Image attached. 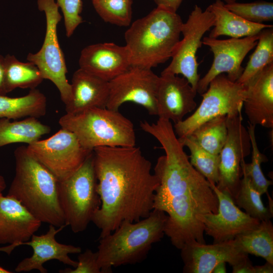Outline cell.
I'll return each mask as SVG.
<instances>
[{
  "label": "cell",
  "mask_w": 273,
  "mask_h": 273,
  "mask_svg": "<svg viewBox=\"0 0 273 273\" xmlns=\"http://www.w3.org/2000/svg\"><path fill=\"white\" fill-rule=\"evenodd\" d=\"M183 23L176 12L159 7L134 21L124 34L131 66L152 69L171 58Z\"/></svg>",
  "instance_id": "277c9868"
},
{
  "label": "cell",
  "mask_w": 273,
  "mask_h": 273,
  "mask_svg": "<svg viewBox=\"0 0 273 273\" xmlns=\"http://www.w3.org/2000/svg\"><path fill=\"white\" fill-rule=\"evenodd\" d=\"M178 140L184 147L189 149V160L193 166L208 181L216 185L219 178V155L207 151L190 135Z\"/></svg>",
  "instance_id": "f546056e"
},
{
  "label": "cell",
  "mask_w": 273,
  "mask_h": 273,
  "mask_svg": "<svg viewBox=\"0 0 273 273\" xmlns=\"http://www.w3.org/2000/svg\"><path fill=\"white\" fill-rule=\"evenodd\" d=\"M93 152L66 179L59 181L58 197L65 223L74 233L83 232L101 204Z\"/></svg>",
  "instance_id": "52a82bcc"
},
{
  "label": "cell",
  "mask_w": 273,
  "mask_h": 273,
  "mask_svg": "<svg viewBox=\"0 0 273 273\" xmlns=\"http://www.w3.org/2000/svg\"><path fill=\"white\" fill-rule=\"evenodd\" d=\"M140 127L154 136L165 152V155L157 159L154 168L158 186L153 209L161 211L169 200L176 199L191 201L217 211L215 193L209 182L191 164L171 121L159 118L156 123L141 121Z\"/></svg>",
  "instance_id": "7a4b0ae2"
},
{
  "label": "cell",
  "mask_w": 273,
  "mask_h": 273,
  "mask_svg": "<svg viewBox=\"0 0 273 273\" xmlns=\"http://www.w3.org/2000/svg\"><path fill=\"white\" fill-rule=\"evenodd\" d=\"M255 126L248 122L247 130L251 144V162L246 163L243 159L241 164L242 171L248 176L252 186L261 195L265 193L268 195V189L272 184V182L265 177L261 170V164L267 162L268 159L258 148L255 133Z\"/></svg>",
  "instance_id": "1f68e13d"
},
{
  "label": "cell",
  "mask_w": 273,
  "mask_h": 273,
  "mask_svg": "<svg viewBox=\"0 0 273 273\" xmlns=\"http://www.w3.org/2000/svg\"><path fill=\"white\" fill-rule=\"evenodd\" d=\"M183 0H153L159 7L166 10L176 12Z\"/></svg>",
  "instance_id": "8d00e7d4"
},
{
  "label": "cell",
  "mask_w": 273,
  "mask_h": 273,
  "mask_svg": "<svg viewBox=\"0 0 273 273\" xmlns=\"http://www.w3.org/2000/svg\"><path fill=\"white\" fill-rule=\"evenodd\" d=\"M230 11L243 19L255 23L264 24L273 20V3L264 1L250 3L225 4Z\"/></svg>",
  "instance_id": "836d02e7"
},
{
  "label": "cell",
  "mask_w": 273,
  "mask_h": 273,
  "mask_svg": "<svg viewBox=\"0 0 273 273\" xmlns=\"http://www.w3.org/2000/svg\"><path fill=\"white\" fill-rule=\"evenodd\" d=\"M61 128L69 130L85 149L99 147H133L136 137L132 122L118 110L93 108L66 113L59 120Z\"/></svg>",
  "instance_id": "8992f818"
},
{
  "label": "cell",
  "mask_w": 273,
  "mask_h": 273,
  "mask_svg": "<svg viewBox=\"0 0 273 273\" xmlns=\"http://www.w3.org/2000/svg\"><path fill=\"white\" fill-rule=\"evenodd\" d=\"M258 33L242 38L219 39L204 37L202 44L208 46L213 54L211 66L206 74L199 79L197 93L203 94L210 81L217 75L226 73L233 81H237L241 76L244 68L242 63L247 54L256 45Z\"/></svg>",
  "instance_id": "5bb4252c"
},
{
  "label": "cell",
  "mask_w": 273,
  "mask_h": 273,
  "mask_svg": "<svg viewBox=\"0 0 273 273\" xmlns=\"http://www.w3.org/2000/svg\"><path fill=\"white\" fill-rule=\"evenodd\" d=\"M184 273H212L220 262L232 266L248 257L234 240L207 245L197 241L186 244L181 249Z\"/></svg>",
  "instance_id": "2e32d148"
},
{
  "label": "cell",
  "mask_w": 273,
  "mask_h": 273,
  "mask_svg": "<svg viewBox=\"0 0 273 273\" xmlns=\"http://www.w3.org/2000/svg\"><path fill=\"white\" fill-rule=\"evenodd\" d=\"M159 76L152 69L131 66L109 81V96L106 108L118 110L124 103L143 106L151 115H157L156 93Z\"/></svg>",
  "instance_id": "4fadbf2b"
},
{
  "label": "cell",
  "mask_w": 273,
  "mask_h": 273,
  "mask_svg": "<svg viewBox=\"0 0 273 273\" xmlns=\"http://www.w3.org/2000/svg\"><path fill=\"white\" fill-rule=\"evenodd\" d=\"M196 94L184 77L161 74L156 93L157 116L174 124L181 121L196 108Z\"/></svg>",
  "instance_id": "e0dca14e"
},
{
  "label": "cell",
  "mask_w": 273,
  "mask_h": 273,
  "mask_svg": "<svg viewBox=\"0 0 273 273\" xmlns=\"http://www.w3.org/2000/svg\"><path fill=\"white\" fill-rule=\"evenodd\" d=\"M243 103L248 122L273 128V63L257 73L246 84Z\"/></svg>",
  "instance_id": "44dd1931"
},
{
  "label": "cell",
  "mask_w": 273,
  "mask_h": 273,
  "mask_svg": "<svg viewBox=\"0 0 273 273\" xmlns=\"http://www.w3.org/2000/svg\"><path fill=\"white\" fill-rule=\"evenodd\" d=\"M234 240L243 252L273 264V225L270 219L260 221L256 227L238 235Z\"/></svg>",
  "instance_id": "484cf974"
},
{
  "label": "cell",
  "mask_w": 273,
  "mask_h": 273,
  "mask_svg": "<svg viewBox=\"0 0 273 273\" xmlns=\"http://www.w3.org/2000/svg\"><path fill=\"white\" fill-rule=\"evenodd\" d=\"M61 273H102L98 262V253L86 249L78 256L77 266L74 269L66 268L59 270Z\"/></svg>",
  "instance_id": "d590c367"
},
{
  "label": "cell",
  "mask_w": 273,
  "mask_h": 273,
  "mask_svg": "<svg viewBox=\"0 0 273 273\" xmlns=\"http://www.w3.org/2000/svg\"><path fill=\"white\" fill-rule=\"evenodd\" d=\"M79 65V68L107 81L131 66L127 47L113 42L98 43L85 47L81 52Z\"/></svg>",
  "instance_id": "d6986e66"
},
{
  "label": "cell",
  "mask_w": 273,
  "mask_h": 273,
  "mask_svg": "<svg viewBox=\"0 0 273 273\" xmlns=\"http://www.w3.org/2000/svg\"><path fill=\"white\" fill-rule=\"evenodd\" d=\"M232 267L233 273H254V266L249 258Z\"/></svg>",
  "instance_id": "74e56055"
},
{
  "label": "cell",
  "mask_w": 273,
  "mask_h": 273,
  "mask_svg": "<svg viewBox=\"0 0 273 273\" xmlns=\"http://www.w3.org/2000/svg\"><path fill=\"white\" fill-rule=\"evenodd\" d=\"M51 131V127L35 117L11 121L0 118V148L16 143L31 144Z\"/></svg>",
  "instance_id": "d4e9b609"
},
{
  "label": "cell",
  "mask_w": 273,
  "mask_h": 273,
  "mask_svg": "<svg viewBox=\"0 0 273 273\" xmlns=\"http://www.w3.org/2000/svg\"><path fill=\"white\" fill-rule=\"evenodd\" d=\"M66 226L59 227L49 224L48 232L39 236L33 234L30 241L22 245L30 246L33 250L32 255L22 260L16 266L15 271L17 272H27L36 269L40 273H47L48 270L43 264L51 260H57L61 263L75 267L77 261L72 260L69 254H79L81 248L79 246L61 244L56 240V235Z\"/></svg>",
  "instance_id": "ac0fdd59"
},
{
  "label": "cell",
  "mask_w": 273,
  "mask_h": 273,
  "mask_svg": "<svg viewBox=\"0 0 273 273\" xmlns=\"http://www.w3.org/2000/svg\"><path fill=\"white\" fill-rule=\"evenodd\" d=\"M15 174L7 195L41 222L67 226L58 197L59 180L22 146L14 151Z\"/></svg>",
  "instance_id": "3957f363"
},
{
  "label": "cell",
  "mask_w": 273,
  "mask_h": 273,
  "mask_svg": "<svg viewBox=\"0 0 273 273\" xmlns=\"http://www.w3.org/2000/svg\"><path fill=\"white\" fill-rule=\"evenodd\" d=\"M5 67L7 93L16 88H35L44 79L36 65L21 62L14 55L5 57Z\"/></svg>",
  "instance_id": "4316f807"
},
{
  "label": "cell",
  "mask_w": 273,
  "mask_h": 273,
  "mask_svg": "<svg viewBox=\"0 0 273 273\" xmlns=\"http://www.w3.org/2000/svg\"><path fill=\"white\" fill-rule=\"evenodd\" d=\"M64 16L66 34L70 37L74 31L83 22L80 16L82 4L81 0H56Z\"/></svg>",
  "instance_id": "e575fe53"
},
{
  "label": "cell",
  "mask_w": 273,
  "mask_h": 273,
  "mask_svg": "<svg viewBox=\"0 0 273 273\" xmlns=\"http://www.w3.org/2000/svg\"><path fill=\"white\" fill-rule=\"evenodd\" d=\"M41 223L15 198L0 194V244L22 245Z\"/></svg>",
  "instance_id": "ffe728a7"
},
{
  "label": "cell",
  "mask_w": 273,
  "mask_h": 273,
  "mask_svg": "<svg viewBox=\"0 0 273 273\" xmlns=\"http://www.w3.org/2000/svg\"><path fill=\"white\" fill-rule=\"evenodd\" d=\"M71 85L72 98L65 105L66 113H75L93 108H106L109 81L79 68L74 72Z\"/></svg>",
  "instance_id": "7402d4cb"
},
{
  "label": "cell",
  "mask_w": 273,
  "mask_h": 273,
  "mask_svg": "<svg viewBox=\"0 0 273 273\" xmlns=\"http://www.w3.org/2000/svg\"><path fill=\"white\" fill-rule=\"evenodd\" d=\"M5 87V57L0 55V95L7 94Z\"/></svg>",
  "instance_id": "f35d334b"
},
{
  "label": "cell",
  "mask_w": 273,
  "mask_h": 273,
  "mask_svg": "<svg viewBox=\"0 0 273 273\" xmlns=\"http://www.w3.org/2000/svg\"><path fill=\"white\" fill-rule=\"evenodd\" d=\"M93 154L101 204L92 222L102 238L124 221L147 217L154 209L158 181L140 147H99Z\"/></svg>",
  "instance_id": "6da1fadb"
},
{
  "label": "cell",
  "mask_w": 273,
  "mask_h": 273,
  "mask_svg": "<svg viewBox=\"0 0 273 273\" xmlns=\"http://www.w3.org/2000/svg\"><path fill=\"white\" fill-rule=\"evenodd\" d=\"M225 262H220L217 264L213 268L212 273H225L226 269Z\"/></svg>",
  "instance_id": "b9f144b4"
},
{
  "label": "cell",
  "mask_w": 273,
  "mask_h": 273,
  "mask_svg": "<svg viewBox=\"0 0 273 273\" xmlns=\"http://www.w3.org/2000/svg\"><path fill=\"white\" fill-rule=\"evenodd\" d=\"M214 24L212 12L207 8L203 10L196 5L187 21L183 23L181 30L183 38L178 42L170 63L161 74H181L196 90L200 79L196 53L202 46L203 36Z\"/></svg>",
  "instance_id": "8fae6325"
},
{
  "label": "cell",
  "mask_w": 273,
  "mask_h": 273,
  "mask_svg": "<svg viewBox=\"0 0 273 273\" xmlns=\"http://www.w3.org/2000/svg\"><path fill=\"white\" fill-rule=\"evenodd\" d=\"M209 183L218 199L217 212L200 215L199 219L204 224V233L212 238L213 243L234 240L259 224L260 220L242 211L229 194L218 190L214 184Z\"/></svg>",
  "instance_id": "9a60e30c"
},
{
  "label": "cell",
  "mask_w": 273,
  "mask_h": 273,
  "mask_svg": "<svg viewBox=\"0 0 273 273\" xmlns=\"http://www.w3.org/2000/svg\"><path fill=\"white\" fill-rule=\"evenodd\" d=\"M237 1V0H223V2L225 4H230V3L236 2Z\"/></svg>",
  "instance_id": "ee69618b"
},
{
  "label": "cell",
  "mask_w": 273,
  "mask_h": 273,
  "mask_svg": "<svg viewBox=\"0 0 273 273\" xmlns=\"http://www.w3.org/2000/svg\"><path fill=\"white\" fill-rule=\"evenodd\" d=\"M254 273H272L273 264L266 261V263L262 265L254 266Z\"/></svg>",
  "instance_id": "ab89813d"
},
{
  "label": "cell",
  "mask_w": 273,
  "mask_h": 273,
  "mask_svg": "<svg viewBox=\"0 0 273 273\" xmlns=\"http://www.w3.org/2000/svg\"><path fill=\"white\" fill-rule=\"evenodd\" d=\"M261 196L252 186L248 176L242 172L238 192L233 199L235 203L253 218L260 221L269 220L272 217V210L264 205Z\"/></svg>",
  "instance_id": "4dcf8cb0"
},
{
  "label": "cell",
  "mask_w": 273,
  "mask_h": 273,
  "mask_svg": "<svg viewBox=\"0 0 273 273\" xmlns=\"http://www.w3.org/2000/svg\"><path fill=\"white\" fill-rule=\"evenodd\" d=\"M47 106L46 97L36 88L31 89L27 95L20 97L0 95V118H38L46 115Z\"/></svg>",
  "instance_id": "cb8c5ba5"
},
{
  "label": "cell",
  "mask_w": 273,
  "mask_h": 273,
  "mask_svg": "<svg viewBox=\"0 0 273 273\" xmlns=\"http://www.w3.org/2000/svg\"><path fill=\"white\" fill-rule=\"evenodd\" d=\"M6 187V184L4 177L0 175V188L5 190Z\"/></svg>",
  "instance_id": "7bdbcfd3"
},
{
  "label": "cell",
  "mask_w": 273,
  "mask_h": 273,
  "mask_svg": "<svg viewBox=\"0 0 273 273\" xmlns=\"http://www.w3.org/2000/svg\"><path fill=\"white\" fill-rule=\"evenodd\" d=\"M97 1V0H92V1Z\"/></svg>",
  "instance_id": "bcb514c9"
},
{
  "label": "cell",
  "mask_w": 273,
  "mask_h": 273,
  "mask_svg": "<svg viewBox=\"0 0 273 273\" xmlns=\"http://www.w3.org/2000/svg\"><path fill=\"white\" fill-rule=\"evenodd\" d=\"M92 3L96 11L105 22L120 27L130 25L132 0H97Z\"/></svg>",
  "instance_id": "d6a6232c"
},
{
  "label": "cell",
  "mask_w": 273,
  "mask_h": 273,
  "mask_svg": "<svg viewBox=\"0 0 273 273\" xmlns=\"http://www.w3.org/2000/svg\"><path fill=\"white\" fill-rule=\"evenodd\" d=\"M201 103L189 117L174 124L176 136L190 135L202 123L218 116L232 115L242 111L247 96V86L231 80L224 73L213 79L207 90L201 95Z\"/></svg>",
  "instance_id": "ba28073f"
},
{
  "label": "cell",
  "mask_w": 273,
  "mask_h": 273,
  "mask_svg": "<svg viewBox=\"0 0 273 273\" xmlns=\"http://www.w3.org/2000/svg\"><path fill=\"white\" fill-rule=\"evenodd\" d=\"M227 134L226 115H220L202 123L189 135L207 151L219 155Z\"/></svg>",
  "instance_id": "83f0119b"
},
{
  "label": "cell",
  "mask_w": 273,
  "mask_h": 273,
  "mask_svg": "<svg viewBox=\"0 0 273 273\" xmlns=\"http://www.w3.org/2000/svg\"><path fill=\"white\" fill-rule=\"evenodd\" d=\"M256 48L237 82L246 84L265 66L273 63V28L262 29L258 33Z\"/></svg>",
  "instance_id": "f1b7e54d"
},
{
  "label": "cell",
  "mask_w": 273,
  "mask_h": 273,
  "mask_svg": "<svg viewBox=\"0 0 273 273\" xmlns=\"http://www.w3.org/2000/svg\"><path fill=\"white\" fill-rule=\"evenodd\" d=\"M20 246L19 244H10L9 245L0 247V251L4 252L7 253L8 255H10L13 250L17 247ZM11 271L8 270L2 266H0V273H10Z\"/></svg>",
  "instance_id": "60d3db41"
},
{
  "label": "cell",
  "mask_w": 273,
  "mask_h": 273,
  "mask_svg": "<svg viewBox=\"0 0 273 273\" xmlns=\"http://www.w3.org/2000/svg\"><path fill=\"white\" fill-rule=\"evenodd\" d=\"M26 148L59 181L73 174L93 151L84 148L73 132L63 128Z\"/></svg>",
  "instance_id": "30bf717a"
},
{
  "label": "cell",
  "mask_w": 273,
  "mask_h": 273,
  "mask_svg": "<svg viewBox=\"0 0 273 273\" xmlns=\"http://www.w3.org/2000/svg\"><path fill=\"white\" fill-rule=\"evenodd\" d=\"M37 6L46 15V34L40 50L35 54L29 53L27 60L37 67L43 79L50 80L56 85L66 105L71 99L72 92L71 85L66 77L67 66L57 32L62 16L55 0H37Z\"/></svg>",
  "instance_id": "9c48e42d"
},
{
  "label": "cell",
  "mask_w": 273,
  "mask_h": 273,
  "mask_svg": "<svg viewBox=\"0 0 273 273\" xmlns=\"http://www.w3.org/2000/svg\"><path fill=\"white\" fill-rule=\"evenodd\" d=\"M221 0H215L207 8L214 17L213 28L209 37L217 38L222 35L231 38H242L259 33L262 29L272 27V25L249 22L229 10Z\"/></svg>",
  "instance_id": "603a6c76"
},
{
  "label": "cell",
  "mask_w": 273,
  "mask_h": 273,
  "mask_svg": "<svg viewBox=\"0 0 273 273\" xmlns=\"http://www.w3.org/2000/svg\"><path fill=\"white\" fill-rule=\"evenodd\" d=\"M4 190H3V189H2V188H0V194H1V193H2V192H3Z\"/></svg>",
  "instance_id": "f6af8a7d"
},
{
  "label": "cell",
  "mask_w": 273,
  "mask_h": 273,
  "mask_svg": "<svg viewBox=\"0 0 273 273\" xmlns=\"http://www.w3.org/2000/svg\"><path fill=\"white\" fill-rule=\"evenodd\" d=\"M167 218L164 211L153 209L147 217L134 222L124 221L110 234L99 238L97 252L102 273L144 260L153 244L163 238Z\"/></svg>",
  "instance_id": "5b68a950"
},
{
  "label": "cell",
  "mask_w": 273,
  "mask_h": 273,
  "mask_svg": "<svg viewBox=\"0 0 273 273\" xmlns=\"http://www.w3.org/2000/svg\"><path fill=\"white\" fill-rule=\"evenodd\" d=\"M226 123L227 138L219 154V178L215 186L234 199L242 177L241 161L250 154L251 144L247 128L243 124L242 111L226 115Z\"/></svg>",
  "instance_id": "7c38bea8"
}]
</instances>
